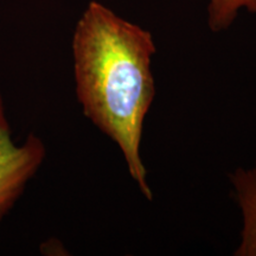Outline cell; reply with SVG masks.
I'll return each instance as SVG.
<instances>
[{"instance_id": "4", "label": "cell", "mask_w": 256, "mask_h": 256, "mask_svg": "<svg viewBox=\"0 0 256 256\" xmlns=\"http://www.w3.org/2000/svg\"><path fill=\"white\" fill-rule=\"evenodd\" d=\"M241 10L256 14V0H209L208 25L214 32L230 28Z\"/></svg>"}, {"instance_id": "2", "label": "cell", "mask_w": 256, "mask_h": 256, "mask_svg": "<svg viewBox=\"0 0 256 256\" xmlns=\"http://www.w3.org/2000/svg\"><path fill=\"white\" fill-rule=\"evenodd\" d=\"M46 154V146L34 134H30L23 145L14 142L0 92V220L22 196Z\"/></svg>"}, {"instance_id": "3", "label": "cell", "mask_w": 256, "mask_h": 256, "mask_svg": "<svg viewBox=\"0 0 256 256\" xmlns=\"http://www.w3.org/2000/svg\"><path fill=\"white\" fill-rule=\"evenodd\" d=\"M229 178L243 217L241 242L235 255L256 256V162L250 168H236Z\"/></svg>"}, {"instance_id": "1", "label": "cell", "mask_w": 256, "mask_h": 256, "mask_svg": "<svg viewBox=\"0 0 256 256\" xmlns=\"http://www.w3.org/2000/svg\"><path fill=\"white\" fill-rule=\"evenodd\" d=\"M156 52L151 32L95 0L74 31V75L83 114L119 146L130 176L150 202L153 192L140 145L156 98Z\"/></svg>"}]
</instances>
